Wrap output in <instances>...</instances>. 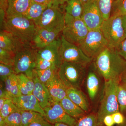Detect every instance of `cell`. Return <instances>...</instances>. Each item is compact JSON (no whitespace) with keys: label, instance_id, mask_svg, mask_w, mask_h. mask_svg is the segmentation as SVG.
<instances>
[{"label":"cell","instance_id":"f6af8a7d","mask_svg":"<svg viewBox=\"0 0 126 126\" xmlns=\"http://www.w3.org/2000/svg\"><path fill=\"white\" fill-rule=\"evenodd\" d=\"M122 22L123 26L126 35V14L122 16Z\"/></svg>","mask_w":126,"mask_h":126},{"label":"cell","instance_id":"f546056e","mask_svg":"<svg viewBox=\"0 0 126 126\" xmlns=\"http://www.w3.org/2000/svg\"><path fill=\"white\" fill-rule=\"evenodd\" d=\"M58 68L54 67L45 70L35 69L34 71L40 81L45 84L54 77L55 74L58 73Z\"/></svg>","mask_w":126,"mask_h":126},{"label":"cell","instance_id":"74e56055","mask_svg":"<svg viewBox=\"0 0 126 126\" xmlns=\"http://www.w3.org/2000/svg\"><path fill=\"white\" fill-rule=\"evenodd\" d=\"M115 51L126 60V38L115 48Z\"/></svg>","mask_w":126,"mask_h":126},{"label":"cell","instance_id":"ab89813d","mask_svg":"<svg viewBox=\"0 0 126 126\" xmlns=\"http://www.w3.org/2000/svg\"><path fill=\"white\" fill-rule=\"evenodd\" d=\"M28 126H54V124H51L47 121L46 119H44L32 123Z\"/></svg>","mask_w":126,"mask_h":126},{"label":"cell","instance_id":"1f68e13d","mask_svg":"<svg viewBox=\"0 0 126 126\" xmlns=\"http://www.w3.org/2000/svg\"><path fill=\"white\" fill-rule=\"evenodd\" d=\"M20 110L11 99H7L6 100L2 109L0 110V116L5 119L12 113L20 112Z\"/></svg>","mask_w":126,"mask_h":126},{"label":"cell","instance_id":"2e32d148","mask_svg":"<svg viewBox=\"0 0 126 126\" xmlns=\"http://www.w3.org/2000/svg\"><path fill=\"white\" fill-rule=\"evenodd\" d=\"M16 38L12 34L5 30L0 32V48L16 54V53L28 46ZM33 46V45H32Z\"/></svg>","mask_w":126,"mask_h":126},{"label":"cell","instance_id":"b9f144b4","mask_svg":"<svg viewBox=\"0 0 126 126\" xmlns=\"http://www.w3.org/2000/svg\"><path fill=\"white\" fill-rule=\"evenodd\" d=\"M31 1L33 2L48 6L50 5L53 4L52 0H31Z\"/></svg>","mask_w":126,"mask_h":126},{"label":"cell","instance_id":"ac0fdd59","mask_svg":"<svg viewBox=\"0 0 126 126\" xmlns=\"http://www.w3.org/2000/svg\"><path fill=\"white\" fill-rule=\"evenodd\" d=\"M33 80L34 87L32 94L36 98L41 107L44 109L53 102L52 97L48 88L45 84L41 82L34 71Z\"/></svg>","mask_w":126,"mask_h":126},{"label":"cell","instance_id":"bcb514c9","mask_svg":"<svg viewBox=\"0 0 126 126\" xmlns=\"http://www.w3.org/2000/svg\"><path fill=\"white\" fill-rule=\"evenodd\" d=\"M120 82L126 84V69L120 77Z\"/></svg>","mask_w":126,"mask_h":126},{"label":"cell","instance_id":"4316f807","mask_svg":"<svg viewBox=\"0 0 126 126\" xmlns=\"http://www.w3.org/2000/svg\"><path fill=\"white\" fill-rule=\"evenodd\" d=\"M21 126H28L35 122L45 119L44 116L40 113L33 111L21 110Z\"/></svg>","mask_w":126,"mask_h":126},{"label":"cell","instance_id":"d6a6232c","mask_svg":"<svg viewBox=\"0 0 126 126\" xmlns=\"http://www.w3.org/2000/svg\"><path fill=\"white\" fill-rule=\"evenodd\" d=\"M126 14V0H115L111 15H124Z\"/></svg>","mask_w":126,"mask_h":126},{"label":"cell","instance_id":"e575fe53","mask_svg":"<svg viewBox=\"0 0 126 126\" xmlns=\"http://www.w3.org/2000/svg\"><path fill=\"white\" fill-rule=\"evenodd\" d=\"M4 119L7 126H21V116L20 112L13 113Z\"/></svg>","mask_w":126,"mask_h":126},{"label":"cell","instance_id":"8d00e7d4","mask_svg":"<svg viewBox=\"0 0 126 126\" xmlns=\"http://www.w3.org/2000/svg\"><path fill=\"white\" fill-rule=\"evenodd\" d=\"M15 73L14 65H7L0 63V77L1 81L4 82L8 77Z\"/></svg>","mask_w":126,"mask_h":126},{"label":"cell","instance_id":"ffe728a7","mask_svg":"<svg viewBox=\"0 0 126 126\" xmlns=\"http://www.w3.org/2000/svg\"><path fill=\"white\" fill-rule=\"evenodd\" d=\"M31 2V0H7L6 18L25 16Z\"/></svg>","mask_w":126,"mask_h":126},{"label":"cell","instance_id":"d4e9b609","mask_svg":"<svg viewBox=\"0 0 126 126\" xmlns=\"http://www.w3.org/2000/svg\"><path fill=\"white\" fill-rule=\"evenodd\" d=\"M65 12L75 18L81 19L83 5L79 0H68L65 7Z\"/></svg>","mask_w":126,"mask_h":126},{"label":"cell","instance_id":"60d3db41","mask_svg":"<svg viewBox=\"0 0 126 126\" xmlns=\"http://www.w3.org/2000/svg\"><path fill=\"white\" fill-rule=\"evenodd\" d=\"M103 123L106 126H113L115 124L112 115L106 116L104 118Z\"/></svg>","mask_w":126,"mask_h":126},{"label":"cell","instance_id":"52a82bcc","mask_svg":"<svg viewBox=\"0 0 126 126\" xmlns=\"http://www.w3.org/2000/svg\"><path fill=\"white\" fill-rule=\"evenodd\" d=\"M37 54V50L32 45L16 53L14 65L16 74H24L33 79L34 71L36 68Z\"/></svg>","mask_w":126,"mask_h":126},{"label":"cell","instance_id":"8fae6325","mask_svg":"<svg viewBox=\"0 0 126 126\" xmlns=\"http://www.w3.org/2000/svg\"><path fill=\"white\" fill-rule=\"evenodd\" d=\"M89 30L100 29L104 20L97 3V0H92L83 5L81 16Z\"/></svg>","mask_w":126,"mask_h":126},{"label":"cell","instance_id":"7bdbcfd3","mask_svg":"<svg viewBox=\"0 0 126 126\" xmlns=\"http://www.w3.org/2000/svg\"><path fill=\"white\" fill-rule=\"evenodd\" d=\"M7 3V0H0V9H2L6 12Z\"/></svg>","mask_w":126,"mask_h":126},{"label":"cell","instance_id":"277c9868","mask_svg":"<svg viewBox=\"0 0 126 126\" xmlns=\"http://www.w3.org/2000/svg\"><path fill=\"white\" fill-rule=\"evenodd\" d=\"M87 66L82 64L63 61L58 75L67 88L81 89L87 76Z\"/></svg>","mask_w":126,"mask_h":126},{"label":"cell","instance_id":"d6986e66","mask_svg":"<svg viewBox=\"0 0 126 126\" xmlns=\"http://www.w3.org/2000/svg\"><path fill=\"white\" fill-rule=\"evenodd\" d=\"M53 101L59 102L67 96V88L61 81L58 73L46 84Z\"/></svg>","mask_w":126,"mask_h":126},{"label":"cell","instance_id":"7402d4cb","mask_svg":"<svg viewBox=\"0 0 126 126\" xmlns=\"http://www.w3.org/2000/svg\"><path fill=\"white\" fill-rule=\"evenodd\" d=\"M59 103L65 112L72 117L76 119L85 115L86 112L67 96L61 100Z\"/></svg>","mask_w":126,"mask_h":126},{"label":"cell","instance_id":"cb8c5ba5","mask_svg":"<svg viewBox=\"0 0 126 126\" xmlns=\"http://www.w3.org/2000/svg\"><path fill=\"white\" fill-rule=\"evenodd\" d=\"M48 6L47 5L32 1L31 4L25 16L35 23L40 18L43 12Z\"/></svg>","mask_w":126,"mask_h":126},{"label":"cell","instance_id":"ba28073f","mask_svg":"<svg viewBox=\"0 0 126 126\" xmlns=\"http://www.w3.org/2000/svg\"><path fill=\"white\" fill-rule=\"evenodd\" d=\"M78 46L86 55L93 59L108 47V44L99 29L89 30L86 38Z\"/></svg>","mask_w":126,"mask_h":126},{"label":"cell","instance_id":"9a60e30c","mask_svg":"<svg viewBox=\"0 0 126 126\" xmlns=\"http://www.w3.org/2000/svg\"><path fill=\"white\" fill-rule=\"evenodd\" d=\"M62 31L60 30L38 28L33 40L32 45L37 50L43 48L56 39Z\"/></svg>","mask_w":126,"mask_h":126},{"label":"cell","instance_id":"816d5d0a","mask_svg":"<svg viewBox=\"0 0 126 126\" xmlns=\"http://www.w3.org/2000/svg\"><path fill=\"white\" fill-rule=\"evenodd\" d=\"M101 126H103V125H101Z\"/></svg>","mask_w":126,"mask_h":126},{"label":"cell","instance_id":"8992f818","mask_svg":"<svg viewBox=\"0 0 126 126\" xmlns=\"http://www.w3.org/2000/svg\"><path fill=\"white\" fill-rule=\"evenodd\" d=\"M89 31L82 19L75 18L65 12L62 35L66 40L78 46L86 38Z\"/></svg>","mask_w":126,"mask_h":126},{"label":"cell","instance_id":"484cf974","mask_svg":"<svg viewBox=\"0 0 126 126\" xmlns=\"http://www.w3.org/2000/svg\"><path fill=\"white\" fill-rule=\"evenodd\" d=\"M5 89L9 95L18 96L22 95L18 85L17 75L14 73L8 77L4 82Z\"/></svg>","mask_w":126,"mask_h":126},{"label":"cell","instance_id":"30bf717a","mask_svg":"<svg viewBox=\"0 0 126 126\" xmlns=\"http://www.w3.org/2000/svg\"><path fill=\"white\" fill-rule=\"evenodd\" d=\"M60 40V54L63 62L79 63L87 66L92 61L93 59L86 55L79 46L68 42L62 35Z\"/></svg>","mask_w":126,"mask_h":126},{"label":"cell","instance_id":"7c38bea8","mask_svg":"<svg viewBox=\"0 0 126 126\" xmlns=\"http://www.w3.org/2000/svg\"><path fill=\"white\" fill-rule=\"evenodd\" d=\"M44 110L45 119L51 124L62 123L70 126H74L77 123V119L68 115L59 102H53Z\"/></svg>","mask_w":126,"mask_h":126},{"label":"cell","instance_id":"4dcf8cb0","mask_svg":"<svg viewBox=\"0 0 126 126\" xmlns=\"http://www.w3.org/2000/svg\"><path fill=\"white\" fill-rule=\"evenodd\" d=\"M117 98L120 112H125L126 111V84L119 83L117 88Z\"/></svg>","mask_w":126,"mask_h":126},{"label":"cell","instance_id":"4fadbf2b","mask_svg":"<svg viewBox=\"0 0 126 126\" xmlns=\"http://www.w3.org/2000/svg\"><path fill=\"white\" fill-rule=\"evenodd\" d=\"M9 99H11L21 110L36 112L45 115L44 109L33 94L18 96L9 95Z\"/></svg>","mask_w":126,"mask_h":126},{"label":"cell","instance_id":"f907efd6","mask_svg":"<svg viewBox=\"0 0 126 126\" xmlns=\"http://www.w3.org/2000/svg\"><path fill=\"white\" fill-rule=\"evenodd\" d=\"M79 0L82 2L83 5L87 3V2L91 1L92 0Z\"/></svg>","mask_w":126,"mask_h":126},{"label":"cell","instance_id":"f1b7e54d","mask_svg":"<svg viewBox=\"0 0 126 126\" xmlns=\"http://www.w3.org/2000/svg\"><path fill=\"white\" fill-rule=\"evenodd\" d=\"M97 115L91 113L79 118L74 126H101Z\"/></svg>","mask_w":126,"mask_h":126},{"label":"cell","instance_id":"9c48e42d","mask_svg":"<svg viewBox=\"0 0 126 126\" xmlns=\"http://www.w3.org/2000/svg\"><path fill=\"white\" fill-rule=\"evenodd\" d=\"M65 13L60 6L52 4L48 6L35 25L38 28L63 31L65 23Z\"/></svg>","mask_w":126,"mask_h":126},{"label":"cell","instance_id":"e0dca14e","mask_svg":"<svg viewBox=\"0 0 126 126\" xmlns=\"http://www.w3.org/2000/svg\"><path fill=\"white\" fill-rule=\"evenodd\" d=\"M60 38H57L43 48L37 50L38 54L42 58L54 63L59 68L63 63L60 54Z\"/></svg>","mask_w":126,"mask_h":126},{"label":"cell","instance_id":"ee69618b","mask_svg":"<svg viewBox=\"0 0 126 126\" xmlns=\"http://www.w3.org/2000/svg\"><path fill=\"white\" fill-rule=\"evenodd\" d=\"M53 4L56 5L60 6L63 5L65 2H67L68 0H52Z\"/></svg>","mask_w":126,"mask_h":126},{"label":"cell","instance_id":"3957f363","mask_svg":"<svg viewBox=\"0 0 126 126\" xmlns=\"http://www.w3.org/2000/svg\"><path fill=\"white\" fill-rule=\"evenodd\" d=\"M120 79L105 81L102 96L97 116L99 124L102 125L104 117L120 111L117 98L118 87Z\"/></svg>","mask_w":126,"mask_h":126},{"label":"cell","instance_id":"d590c367","mask_svg":"<svg viewBox=\"0 0 126 126\" xmlns=\"http://www.w3.org/2000/svg\"><path fill=\"white\" fill-rule=\"evenodd\" d=\"M58 68L55 64L51 61L42 58L37 53L35 69L37 70H45L50 68Z\"/></svg>","mask_w":126,"mask_h":126},{"label":"cell","instance_id":"681fc988","mask_svg":"<svg viewBox=\"0 0 126 126\" xmlns=\"http://www.w3.org/2000/svg\"><path fill=\"white\" fill-rule=\"evenodd\" d=\"M54 126H70L68 124L62 123H56L54 124Z\"/></svg>","mask_w":126,"mask_h":126},{"label":"cell","instance_id":"83f0119b","mask_svg":"<svg viewBox=\"0 0 126 126\" xmlns=\"http://www.w3.org/2000/svg\"><path fill=\"white\" fill-rule=\"evenodd\" d=\"M115 0H97L98 6L104 20L111 15L112 6Z\"/></svg>","mask_w":126,"mask_h":126},{"label":"cell","instance_id":"7a4b0ae2","mask_svg":"<svg viewBox=\"0 0 126 126\" xmlns=\"http://www.w3.org/2000/svg\"><path fill=\"white\" fill-rule=\"evenodd\" d=\"M37 28L33 21L25 16L6 18L1 30H5L26 44L32 45Z\"/></svg>","mask_w":126,"mask_h":126},{"label":"cell","instance_id":"44dd1931","mask_svg":"<svg viewBox=\"0 0 126 126\" xmlns=\"http://www.w3.org/2000/svg\"><path fill=\"white\" fill-rule=\"evenodd\" d=\"M67 96L85 112L89 110V104L86 95L81 89L74 88H68Z\"/></svg>","mask_w":126,"mask_h":126},{"label":"cell","instance_id":"603a6c76","mask_svg":"<svg viewBox=\"0 0 126 126\" xmlns=\"http://www.w3.org/2000/svg\"><path fill=\"white\" fill-rule=\"evenodd\" d=\"M19 89L22 95L32 94L34 83L33 79L23 73L17 74Z\"/></svg>","mask_w":126,"mask_h":126},{"label":"cell","instance_id":"c3c4849f","mask_svg":"<svg viewBox=\"0 0 126 126\" xmlns=\"http://www.w3.org/2000/svg\"><path fill=\"white\" fill-rule=\"evenodd\" d=\"M6 99L4 98H0V110L2 109Z\"/></svg>","mask_w":126,"mask_h":126},{"label":"cell","instance_id":"f35d334b","mask_svg":"<svg viewBox=\"0 0 126 126\" xmlns=\"http://www.w3.org/2000/svg\"><path fill=\"white\" fill-rule=\"evenodd\" d=\"M115 124H122L124 122V118L120 111L115 112L112 115Z\"/></svg>","mask_w":126,"mask_h":126},{"label":"cell","instance_id":"5bb4252c","mask_svg":"<svg viewBox=\"0 0 126 126\" xmlns=\"http://www.w3.org/2000/svg\"><path fill=\"white\" fill-rule=\"evenodd\" d=\"M100 76L94 63L93 64L87 73L86 83L89 97L92 102L96 99L100 92L101 83Z\"/></svg>","mask_w":126,"mask_h":126},{"label":"cell","instance_id":"836d02e7","mask_svg":"<svg viewBox=\"0 0 126 126\" xmlns=\"http://www.w3.org/2000/svg\"><path fill=\"white\" fill-rule=\"evenodd\" d=\"M15 54L0 48V63L7 65H14Z\"/></svg>","mask_w":126,"mask_h":126},{"label":"cell","instance_id":"5b68a950","mask_svg":"<svg viewBox=\"0 0 126 126\" xmlns=\"http://www.w3.org/2000/svg\"><path fill=\"white\" fill-rule=\"evenodd\" d=\"M100 30L107 41L109 48L112 49H115L126 38L121 16H110L103 21Z\"/></svg>","mask_w":126,"mask_h":126},{"label":"cell","instance_id":"7dc6e473","mask_svg":"<svg viewBox=\"0 0 126 126\" xmlns=\"http://www.w3.org/2000/svg\"><path fill=\"white\" fill-rule=\"evenodd\" d=\"M0 126H7L5 119L0 116Z\"/></svg>","mask_w":126,"mask_h":126},{"label":"cell","instance_id":"6da1fadb","mask_svg":"<svg viewBox=\"0 0 126 126\" xmlns=\"http://www.w3.org/2000/svg\"><path fill=\"white\" fill-rule=\"evenodd\" d=\"M94 66L105 81L120 79L126 69V60L115 49L108 47L95 59Z\"/></svg>","mask_w":126,"mask_h":126}]
</instances>
